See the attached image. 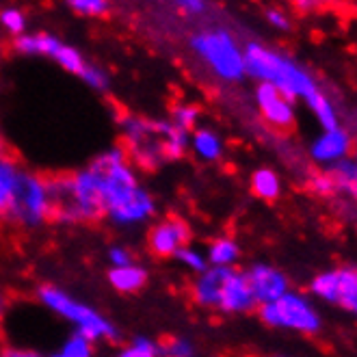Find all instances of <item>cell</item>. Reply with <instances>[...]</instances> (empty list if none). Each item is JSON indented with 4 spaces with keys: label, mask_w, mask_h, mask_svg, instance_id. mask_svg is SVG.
<instances>
[{
    "label": "cell",
    "mask_w": 357,
    "mask_h": 357,
    "mask_svg": "<svg viewBox=\"0 0 357 357\" xmlns=\"http://www.w3.org/2000/svg\"><path fill=\"white\" fill-rule=\"evenodd\" d=\"M89 167L102 178L107 219L119 227H132L152 219L156 213L154 197L139 184L135 167L128 162L121 145L96 156Z\"/></svg>",
    "instance_id": "obj_1"
},
{
    "label": "cell",
    "mask_w": 357,
    "mask_h": 357,
    "mask_svg": "<svg viewBox=\"0 0 357 357\" xmlns=\"http://www.w3.org/2000/svg\"><path fill=\"white\" fill-rule=\"evenodd\" d=\"M121 148L128 162L141 172H156L178 162L188 152V132L180 130L169 119H152L145 115H121Z\"/></svg>",
    "instance_id": "obj_2"
},
{
    "label": "cell",
    "mask_w": 357,
    "mask_h": 357,
    "mask_svg": "<svg viewBox=\"0 0 357 357\" xmlns=\"http://www.w3.org/2000/svg\"><path fill=\"white\" fill-rule=\"evenodd\" d=\"M46 178L54 223H96L107 217L102 178L91 167Z\"/></svg>",
    "instance_id": "obj_3"
},
{
    "label": "cell",
    "mask_w": 357,
    "mask_h": 357,
    "mask_svg": "<svg viewBox=\"0 0 357 357\" xmlns=\"http://www.w3.org/2000/svg\"><path fill=\"white\" fill-rule=\"evenodd\" d=\"M243 56L245 76L256 78L258 82H268L292 104H295V100L307 98L319 89L314 78L305 70H301L295 61L258 44V41H249L243 48Z\"/></svg>",
    "instance_id": "obj_4"
},
{
    "label": "cell",
    "mask_w": 357,
    "mask_h": 357,
    "mask_svg": "<svg viewBox=\"0 0 357 357\" xmlns=\"http://www.w3.org/2000/svg\"><path fill=\"white\" fill-rule=\"evenodd\" d=\"M37 299L41 301V305H46L50 312H54L59 319L72 323L76 333L85 335L91 342H98V340L115 342L119 338V329L104 317V314H100L85 301L72 297L70 292H66L54 284L39 286Z\"/></svg>",
    "instance_id": "obj_5"
},
{
    "label": "cell",
    "mask_w": 357,
    "mask_h": 357,
    "mask_svg": "<svg viewBox=\"0 0 357 357\" xmlns=\"http://www.w3.org/2000/svg\"><path fill=\"white\" fill-rule=\"evenodd\" d=\"M191 50L206 63L217 78L238 82L245 78V56L234 35L225 29H208L191 35Z\"/></svg>",
    "instance_id": "obj_6"
},
{
    "label": "cell",
    "mask_w": 357,
    "mask_h": 357,
    "mask_svg": "<svg viewBox=\"0 0 357 357\" xmlns=\"http://www.w3.org/2000/svg\"><path fill=\"white\" fill-rule=\"evenodd\" d=\"M5 221L22 229H35L52 221V199L46 176L33 174L29 169L20 172Z\"/></svg>",
    "instance_id": "obj_7"
},
{
    "label": "cell",
    "mask_w": 357,
    "mask_h": 357,
    "mask_svg": "<svg viewBox=\"0 0 357 357\" xmlns=\"http://www.w3.org/2000/svg\"><path fill=\"white\" fill-rule=\"evenodd\" d=\"M258 317L268 327H284L295 329L301 333H317L321 329V317L312 307V303L297 295V292H286L275 303H264L258 307Z\"/></svg>",
    "instance_id": "obj_8"
},
{
    "label": "cell",
    "mask_w": 357,
    "mask_h": 357,
    "mask_svg": "<svg viewBox=\"0 0 357 357\" xmlns=\"http://www.w3.org/2000/svg\"><path fill=\"white\" fill-rule=\"evenodd\" d=\"M193 232L182 217H165L148 229V249L156 258H174L178 251L191 245Z\"/></svg>",
    "instance_id": "obj_9"
},
{
    "label": "cell",
    "mask_w": 357,
    "mask_h": 357,
    "mask_svg": "<svg viewBox=\"0 0 357 357\" xmlns=\"http://www.w3.org/2000/svg\"><path fill=\"white\" fill-rule=\"evenodd\" d=\"M256 104L262 119L278 130H288L295 123V104L288 102L275 87L268 82H258Z\"/></svg>",
    "instance_id": "obj_10"
},
{
    "label": "cell",
    "mask_w": 357,
    "mask_h": 357,
    "mask_svg": "<svg viewBox=\"0 0 357 357\" xmlns=\"http://www.w3.org/2000/svg\"><path fill=\"white\" fill-rule=\"evenodd\" d=\"M247 273V280L254 290V297L258 305L275 303L288 292V280L282 271H278L271 264H254Z\"/></svg>",
    "instance_id": "obj_11"
},
{
    "label": "cell",
    "mask_w": 357,
    "mask_h": 357,
    "mask_svg": "<svg viewBox=\"0 0 357 357\" xmlns=\"http://www.w3.org/2000/svg\"><path fill=\"white\" fill-rule=\"evenodd\" d=\"M256 297H254V290H251V284L247 280V273L236 271V268H229L223 288H221V299H219V307L225 314H241V312H249L254 310Z\"/></svg>",
    "instance_id": "obj_12"
},
{
    "label": "cell",
    "mask_w": 357,
    "mask_h": 357,
    "mask_svg": "<svg viewBox=\"0 0 357 357\" xmlns=\"http://www.w3.org/2000/svg\"><path fill=\"white\" fill-rule=\"evenodd\" d=\"M229 268H219V266H208L204 273L191 282L188 286V295H191L193 303L202 305V307H210L217 310L219 307V299H221V288L225 282Z\"/></svg>",
    "instance_id": "obj_13"
},
{
    "label": "cell",
    "mask_w": 357,
    "mask_h": 357,
    "mask_svg": "<svg viewBox=\"0 0 357 357\" xmlns=\"http://www.w3.org/2000/svg\"><path fill=\"white\" fill-rule=\"evenodd\" d=\"M351 135L342 128L327 130L312 143L310 156L321 165H335L349 156L351 152Z\"/></svg>",
    "instance_id": "obj_14"
},
{
    "label": "cell",
    "mask_w": 357,
    "mask_h": 357,
    "mask_svg": "<svg viewBox=\"0 0 357 357\" xmlns=\"http://www.w3.org/2000/svg\"><path fill=\"white\" fill-rule=\"evenodd\" d=\"M148 268L141 266L139 262L119 266V268H109L107 280L113 286V290L121 292V295H135V292L143 290L148 284Z\"/></svg>",
    "instance_id": "obj_15"
},
{
    "label": "cell",
    "mask_w": 357,
    "mask_h": 357,
    "mask_svg": "<svg viewBox=\"0 0 357 357\" xmlns=\"http://www.w3.org/2000/svg\"><path fill=\"white\" fill-rule=\"evenodd\" d=\"M63 41L50 33H24L22 37L13 39V50L20 54H26V56H54V52L61 48Z\"/></svg>",
    "instance_id": "obj_16"
},
{
    "label": "cell",
    "mask_w": 357,
    "mask_h": 357,
    "mask_svg": "<svg viewBox=\"0 0 357 357\" xmlns=\"http://www.w3.org/2000/svg\"><path fill=\"white\" fill-rule=\"evenodd\" d=\"M188 148H191V152L204 162H217L223 156L221 137L213 128H204V126H197L191 132V137H188Z\"/></svg>",
    "instance_id": "obj_17"
},
{
    "label": "cell",
    "mask_w": 357,
    "mask_h": 357,
    "mask_svg": "<svg viewBox=\"0 0 357 357\" xmlns=\"http://www.w3.org/2000/svg\"><path fill=\"white\" fill-rule=\"evenodd\" d=\"M20 172H22V167L17 165L13 154L0 156V221H5L9 213Z\"/></svg>",
    "instance_id": "obj_18"
},
{
    "label": "cell",
    "mask_w": 357,
    "mask_h": 357,
    "mask_svg": "<svg viewBox=\"0 0 357 357\" xmlns=\"http://www.w3.org/2000/svg\"><path fill=\"white\" fill-rule=\"evenodd\" d=\"M241 258V247L236 241L227 238V236H219L213 243L208 245L206 251V260L208 266H219V268H234V264Z\"/></svg>",
    "instance_id": "obj_19"
},
{
    "label": "cell",
    "mask_w": 357,
    "mask_h": 357,
    "mask_svg": "<svg viewBox=\"0 0 357 357\" xmlns=\"http://www.w3.org/2000/svg\"><path fill=\"white\" fill-rule=\"evenodd\" d=\"M249 184H251V193L264 202H275L282 191V182H280L278 174L273 169H266V167L251 174Z\"/></svg>",
    "instance_id": "obj_20"
},
{
    "label": "cell",
    "mask_w": 357,
    "mask_h": 357,
    "mask_svg": "<svg viewBox=\"0 0 357 357\" xmlns=\"http://www.w3.org/2000/svg\"><path fill=\"white\" fill-rule=\"evenodd\" d=\"M307 102V107L312 109V113L319 117L321 126H323V130H335V128H340V123H338V115H335L333 107H331V102L327 100L325 93H321L319 89L314 91L312 96L305 98Z\"/></svg>",
    "instance_id": "obj_21"
},
{
    "label": "cell",
    "mask_w": 357,
    "mask_h": 357,
    "mask_svg": "<svg viewBox=\"0 0 357 357\" xmlns=\"http://www.w3.org/2000/svg\"><path fill=\"white\" fill-rule=\"evenodd\" d=\"M310 290L323 301L340 303V290H338V271H325L317 275L310 284Z\"/></svg>",
    "instance_id": "obj_22"
},
{
    "label": "cell",
    "mask_w": 357,
    "mask_h": 357,
    "mask_svg": "<svg viewBox=\"0 0 357 357\" xmlns=\"http://www.w3.org/2000/svg\"><path fill=\"white\" fill-rule=\"evenodd\" d=\"M54 63L61 68V70H66V72H70V74H74V76H78L80 78V74L85 72V68H87V59L80 54V50H76L74 46H68V44H61V48L54 52Z\"/></svg>",
    "instance_id": "obj_23"
},
{
    "label": "cell",
    "mask_w": 357,
    "mask_h": 357,
    "mask_svg": "<svg viewBox=\"0 0 357 357\" xmlns=\"http://www.w3.org/2000/svg\"><path fill=\"white\" fill-rule=\"evenodd\" d=\"M199 107H195V104H186V102H180V104H174L172 107V123L178 126L180 130L188 132L191 135L195 128H197V121H199Z\"/></svg>",
    "instance_id": "obj_24"
},
{
    "label": "cell",
    "mask_w": 357,
    "mask_h": 357,
    "mask_svg": "<svg viewBox=\"0 0 357 357\" xmlns=\"http://www.w3.org/2000/svg\"><path fill=\"white\" fill-rule=\"evenodd\" d=\"M0 29L13 39L26 33V13L20 7H3L0 9Z\"/></svg>",
    "instance_id": "obj_25"
},
{
    "label": "cell",
    "mask_w": 357,
    "mask_h": 357,
    "mask_svg": "<svg viewBox=\"0 0 357 357\" xmlns=\"http://www.w3.org/2000/svg\"><path fill=\"white\" fill-rule=\"evenodd\" d=\"M156 344H158V357H195L193 342L180 338V335H165Z\"/></svg>",
    "instance_id": "obj_26"
},
{
    "label": "cell",
    "mask_w": 357,
    "mask_h": 357,
    "mask_svg": "<svg viewBox=\"0 0 357 357\" xmlns=\"http://www.w3.org/2000/svg\"><path fill=\"white\" fill-rule=\"evenodd\" d=\"M329 176L335 182V188H344V191H353L355 178H357V165L349 158L335 162L329 167Z\"/></svg>",
    "instance_id": "obj_27"
},
{
    "label": "cell",
    "mask_w": 357,
    "mask_h": 357,
    "mask_svg": "<svg viewBox=\"0 0 357 357\" xmlns=\"http://www.w3.org/2000/svg\"><path fill=\"white\" fill-rule=\"evenodd\" d=\"M174 260H176L180 266H184L186 271L195 273V275H199V273H204V271L208 268L206 254H202L199 249H195V247H191V245L182 247V249L178 251V254L174 256Z\"/></svg>",
    "instance_id": "obj_28"
},
{
    "label": "cell",
    "mask_w": 357,
    "mask_h": 357,
    "mask_svg": "<svg viewBox=\"0 0 357 357\" xmlns=\"http://www.w3.org/2000/svg\"><path fill=\"white\" fill-rule=\"evenodd\" d=\"M117 357H158V344L156 340L139 335V338H132L123 349H119Z\"/></svg>",
    "instance_id": "obj_29"
},
{
    "label": "cell",
    "mask_w": 357,
    "mask_h": 357,
    "mask_svg": "<svg viewBox=\"0 0 357 357\" xmlns=\"http://www.w3.org/2000/svg\"><path fill=\"white\" fill-rule=\"evenodd\" d=\"M59 353L63 357H93V342L87 340L85 335H80V333L74 331L70 338L63 342Z\"/></svg>",
    "instance_id": "obj_30"
},
{
    "label": "cell",
    "mask_w": 357,
    "mask_h": 357,
    "mask_svg": "<svg viewBox=\"0 0 357 357\" xmlns=\"http://www.w3.org/2000/svg\"><path fill=\"white\" fill-rule=\"evenodd\" d=\"M68 7L76 13V15H82V17H102L107 15L111 5L107 0H70Z\"/></svg>",
    "instance_id": "obj_31"
},
{
    "label": "cell",
    "mask_w": 357,
    "mask_h": 357,
    "mask_svg": "<svg viewBox=\"0 0 357 357\" xmlns=\"http://www.w3.org/2000/svg\"><path fill=\"white\" fill-rule=\"evenodd\" d=\"M80 80H85V85H89L96 91H107L111 85V78H109L107 70L93 66V63H87L85 72L80 74Z\"/></svg>",
    "instance_id": "obj_32"
},
{
    "label": "cell",
    "mask_w": 357,
    "mask_h": 357,
    "mask_svg": "<svg viewBox=\"0 0 357 357\" xmlns=\"http://www.w3.org/2000/svg\"><path fill=\"white\" fill-rule=\"evenodd\" d=\"M338 290H340V305H344L357 295V271L353 268L338 271Z\"/></svg>",
    "instance_id": "obj_33"
},
{
    "label": "cell",
    "mask_w": 357,
    "mask_h": 357,
    "mask_svg": "<svg viewBox=\"0 0 357 357\" xmlns=\"http://www.w3.org/2000/svg\"><path fill=\"white\" fill-rule=\"evenodd\" d=\"M109 262H111V268H119V266H128V264H135V256L128 247H121V245H115L109 249Z\"/></svg>",
    "instance_id": "obj_34"
},
{
    "label": "cell",
    "mask_w": 357,
    "mask_h": 357,
    "mask_svg": "<svg viewBox=\"0 0 357 357\" xmlns=\"http://www.w3.org/2000/svg\"><path fill=\"white\" fill-rule=\"evenodd\" d=\"M310 186L317 191L319 195H331V193H335L338 188H335V182H333V178L329 176V174H321V176H314L312 178V182H310Z\"/></svg>",
    "instance_id": "obj_35"
},
{
    "label": "cell",
    "mask_w": 357,
    "mask_h": 357,
    "mask_svg": "<svg viewBox=\"0 0 357 357\" xmlns=\"http://www.w3.org/2000/svg\"><path fill=\"white\" fill-rule=\"evenodd\" d=\"M176 9L182 15H202V13H206L208 5L204 0H180V3H176Z\"/></svg>",
    "instance_id": "obj_36"
},
{
    "label": "cell",
    "mask_w": 357,
    "mask_h": 357,
    "mask_svg": "<svg viewBox=\"0 0 357 357\" xmlns=\"http://www.w3.org/2000/svg\"><path fill=\"white\" fill-rule=\"evenodd\" d=\"M266 20H268V24L273 29H278V31H288L290 29V20H288V15L282 9H268L266 11Z\"/></svg>",
    "instance_id": "obj_37"
},
{
    "label": "cell",
    "mask_w": 357,
    "mask_h": 357,
    "mask_svg": "<svg viewBox=\"0 0 357 357\" xmlns=\"http://www.w3.org/2000/svg\"><path fill=\"white\" fill-rule=\"evenodd\" d=\"M0 357H46L37 349H24V347H3L0 349Z\"/></svg>",
    "instance_id": "obj_38"
},
{
    "label": "cell",
    "mask_w": 357,
    "mask_h": 357,
    "mask_svg": "<svg viewBox=\"0 0 357 357\" xmlns=\"http://www.w3.org/2000/svg\"><path fill=\"white\" fill-rule=\"evenodd\" d=\"M7 154H13V152L9 150L7 139H5V135H3V128H0V156H7Z\"/></svg>",
    "instance_id": "obj_39"
},
{
    "label": "cell",
    "mask_w": 357,
    "mask_h": 357,
    "mask_svg": "<svg viewBox=\"0 0 357 357\" xmlns=\"http://www.w3.org/2000/svg\"><path fill=\"white\" fill-rule=\"evenodd\" d=\"M344 307H347V310H351V312H355V314H357V295H355V297H353V299H351V301H347V303H344Z\"/></svg>",
    "instance_id": "obj_40"
},
{
    "label": "cell",
    "mask_w": 357,
    "mask_h": 357,
    "mask_svg": "<svg viewBox=\"0 0 357 357\" xmlns=\"http://www.w3.org/2000/svg\"><path fill=\"white\" fill-rule=\"evenodd\" d=\"M297 7H301V9H312L314 3H297Z\"/></svg>",
    "instance_id": "obj_41"
},
{
    "label": "cell",
    "mask_w": 357,
    "mask_h": 357,
    "mask_svg": "<svg viewBox=\"0 0 357 357\" xmlns=\"http://www.w3.org/2000/svg\"><path fill=\"white\" fill-rule=\"evenodd\" d=\"M46 357H63V355H61V353L56 351V353H52V355H46Z\"/></svg>",
    "instance_id": "obj_42"
},
{
    "label": "cell",
    "mask_w": 357,
    "mask_h": 357,
    "mask_svg": "<svg viewBox=\"0 0 357 357\" xmlns=\"http://www.w3.org/2000/svg\"><path fill=\"white\" fill-rule=\"evenodd\" d=\"M351 193H353V195L357 197V188H353V191H351Z\"/></svg>",
    "instance_id": "obj_43"
},
{
    "label": "cell",
    "mask_w": 357,
    "mask_h": 357,
    "mask_svg": "<svg viewBox=\"0 0 357 357\" xmlns=\"http://www.w3.org/2000/svg\"><path fill=\"white\" fill-rule=\"evenodd\" d=\"M353 188H357V178H355V186H353Z\"/></svg>",
    "instance_id": "obj_44"
},
{
    "label": "cell",
    "mask_w": 357,
    "mask_h": 357,
    "mask_svg": "<svg viewBox=\"0 0 357 357\" xmlns=\"http://www.w3.org/2000/svg\"><path fill=\"white\" fill-rule=\"evenodd\" d=\"M355 165H357V158H355Z\"/></svg>",
    "instance_id": "obj_45"
}]
</instances>
